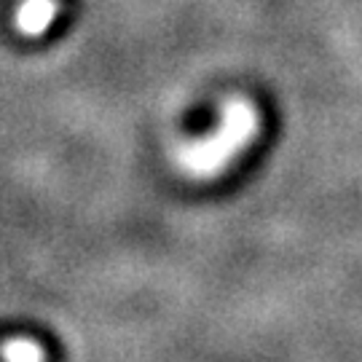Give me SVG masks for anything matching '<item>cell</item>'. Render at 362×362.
Masks as SVG:
<instances>
[{
	"mask_svg": "<svg viewBox=\"0 0 362 362\" xmlns=\"http://www.w3.org/2000/svg\"><path fill=\"white\" fill-rule=\"evenodd\" d=\"M252 129H255L252 110L245 103H231L223 113L220 129L196 140V143L185 145L177 153V164L185 175L209 177L245 145V140H250Z\"/></svg>",
	"mask_w": 362,
	"mask_h": 362,
	"instance_id": "6da1fadb",
	"label": "cell"
},
{
	"mask_svg": "<svg viewBox=\"0 0 362 362\" xmlns=\"http://www.w3.org/2000/svg\"><path fill=\"white\" fill-rule=\"evenodd\" d=\"M57 13H59V0H22L13 16V25L25 38H40L54 25Z\"/></svg>",
	"mask_w": 362,
	"mask_h": 362,
	"instance_id": "7a4b0ae2",
	"label": "cell"
},
{
	"mask_svg": "<svg viewBox=\"0 0 362 362\" xmlns=\"http://www.w3.org/2000/svg\"><path fill=\"white\" fill-rule=\"evenodd\" d=\"M0 357L13 360V362L43 360V349H40L35 341H30V338H13V341L0 346Z\"/></svg>",
	"mask_w": 362,
	"mask_h": 362,
	"instance_id": "3957f363",
	"label": "cell"
}]
</instances>
